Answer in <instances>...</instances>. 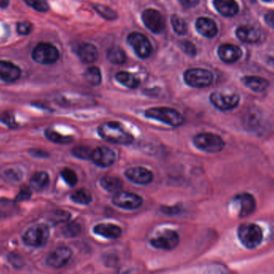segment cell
I'll list each match as a JSON object with an SVG mask.
<instances>
[{
    "label": "cell",
    "mask_w": 274,
    "mask_h": 274,
    "mask_svg": "<svg viewBox=\"0 0 274 274\" xmlns=\"http://www.w3.org/2000/svg\"><path fill=\"white\" fill-rule=\"evenodd\" d=\"M27 4L39 12H46L49 10V6L46 0H24Z\"/></svg>",
    "instance_id": "obj_36"
},
{
    "label": "cell",
    "mask_w": 274,
    "mask_h": 274,
    "mask_svg": "<svg viewBox=\"0 0 274 274\" xmlns=\"http://www.w3.org/2000/svg\"><path fill=\"white\" fill-rule=\"evenodd\" d=\"M100 185L109 192H120L123 187V182L117 178L103 177L100 180Z\"/></svg>",
    "instance_id": "obj_27"
},
{
    "label": "cell",
    "mask_w": 274,
    "mask_h": 274,
    "mask_svg": "<svg viewBox=\"0 0 274 274\" xmlns=\"http://www.w3.org/2000/svg\"><path fill=\"white\" fill-rule=\"evenodd\" d=\"M115 79L120 85H124L128 89H136L140 84V80L137 77L128 72H118L115 75Z\"/></svg>",
    "instance_id": "obj_25"
},
{
    "label": "cell",
    "mask_w": 274,
    "mask_h": 274,
    "mask_svg": "<svg viewBox=\"0 0 274 274\" xmlns=\"http://www.w3.org/2000/svg\"><path fill=\"white\" fill-rule=\"evenodd\" d=\"M85 78L87 82L93 86L100 85L102 76L99 68L97 67L88 68L85 72Z\"/></svg>",
    "instance_id": "obj_30"
},
{
    "label": "cell",
    "mask_w": 274,
    "mask_h": 274,
    "mask_svg": "<svg viewBox=\"0 0 274 274\" xmlns=\"http://www.w3.org/2000/svg\"><path fill=\"white\" fill-rule=\"evenodd\" d=\"M196 31L204 37L213 38L217 34V26L212 19L206 17H200L196 21Z\"/></svg>",
    "instance_id": "obj_19"
},
{
    "label": "cell",
    "mask_w": 274,
    "mask_h": 274,
    "mask_svg": "<svg viewBox=\"0 0 274 274\" xmlns=\"http://www.w3.org/2000/svg\"><path fill=\"white\" fill-rule=\"evenodd\" d=\"M213 5L216 10L225 17L234 16L239 10L235 0H214Z\"/></svg>",
    "instance_id": "obj_23"
},
{
    "label": "cell",
    "mask_w": 274,
    "mask_h": 274,
    "mask_svg": "<svg viewBox=\"0 0 274 274\" xmlns=\"http://www.w3.org/2000/svg\"><path fill=\"white\" fill-rule=\"evenodd\" d=\"M171 23L176 33L181 35H185L187 33V23L182 17L178 16L177 14H173L171 18Z\"/></svg>",
    "instance_id": "obj_32"
},
{
    "label": "cell",
    "mask_w": 274,
    "mask_h": 274,
    "mask_svg": "<svg viewBox=\"0 0 274 274\" xmlns=\"http://www.w3.org/2000/svg\"><path fill=\"white\" fill-rule=\"evenodd\" d=\"M49 183V177L45 172H38L35 173L31 180H30V185L32 189L35 191H40L45 188Z\"/></svg>",
    "instance_id": "obj_26"
},
{
    "label": "cell",
    "mask_w": 274,
    "mask_h": 274,
    "mask_svg": "<svg viewBox=\"0 0 274 274\" xmlns=\"http://www.w3.org/2000/svg\"><path fill=\"white\" fill-rule=\"evenodd\" d=\"M143 23L147 28L155 34H160L165 30V23L162 14L153 8L146 9L142 13Z\"/></svg>",
    "instance_id": "obj_11"
},
{
    "label": "cell",
    "mask_w": 274,
    "mask_h": 274,
    "mask_svg": "<svg viewBox=\"0 0 274 274\" xmlns=\"http://www.w3.org/2000/svg\"><path fill=\"white\" fill-rule=\"evenodd\" d=\"M93 232L107 239H117L122 234L120 227L113 224H99L94 227Z\"/></svg>",
    "instance_id": "obj_22"
},
{
    "label": "cell",
    "mask_w": 274,
    "mask_h": 274,
    "mask_svg": "<svg viewBox=\"0 0 274 274\" xmlns=\"http://www.w3.org/2000/svg\"><path fill=\"white\" fill-rule=\"evenodd\" d=\"M81 232V228L80 225L77 223H70L63 229V233L68 237H75L80 234Z\"/></svg>",
    "instance_id": "obj_37"
},
{
    "label": "cell",
    "mask_w": 274,
    "mask_h": 274,
    "mask_svg": "<svg viewBox=\"0 0 274 274\" xmlns=\"http://www.w3.org/2000/svg\"><path fill=\"white\" fill-rule=\"evenodd\" d=\"M181 48L184 53L190 56H195L196 54V47L189 41H183L181 43Z\"/></svg>",
    "instance_id": "obj_38"
},
{
    "label": "cell",
    "mask_w": 274,
    "mask_h": 274,
    "mask_svg": "<svg viewBox=\"0 0 274 274\" xmlns=\"http://www.w3.org/2000/svg\"><path fill=\"white\" fill-rule=\"evenodd\" d=\"M98 133L101 138L115 144L128 145L134 140L133 136L125 131L121 124L118 122L103 123L98 128Z\"/></svg>",
    "instance_id": "obj_1"
},
{
    "label": "cell",
    "mask_w": 274,
    "mask_h": 274,
    "mask_svg": "<svg viewBox=\"0 0 274 274\" xmlns=\"http://www.w3.org/2000/svg\"><path fill=\"white\" fill-rule=\"evenodd\" d=\"M69 217H70V214L68 212L60 211V212H56V215H55V218L54 219L57 222H60V221H68Z\"/></svg>",
    "instance_id": "obj_42"
},
{
    "label": "cell",
    "mask_w": 274,
    "mask_h": 274,
    "mask_svg": "<svg viewBox=\"0 0 274 274\" xmlns=\"http://www.w3.org/2000/svg\"><path fill=\"white\" fill-rule=\"evenodd\" d=\"M72 153L77 158L82 159V160H89V159H91L92 151L88 147L77 146L72 149Z\"/></svg>",
    "instance_id": "obj_35"
},
{
    "label": "cell",
    "mask_w": 274,
    "mask_h": 274,
    "mask_svg": "<svg viewBox=\"0 0 274 274\" xmlns=\"http://www.w3.org/2000/svg\"><path fill=\"white\" fill-rule=\"evenodd\" d=\"M107 59L113 64H123L126 62V55L119 47H112L107 50Z\"/></svg>",
    "instance_id": "obj_29"
},
{
    "label": "cell",
    "mask_w": 274,
    "mask_h": 274,
    "mask_svg": "<svg viewBox=\"0 0 274 274\" xmlns=\"http://www.w3.org/2000/svg\"><path fill=\"white\" fill-rule=\"evenodd\" d=\"M144 115L149 119L163 122L168 125L173 127H179L183 124L184 119L179 111L171 107H151L146 110Z\"/></svg>",
    "instance_id": "obj_3"
},
{
    "label": "cell",
    "mask_w": 274,
    "mask_h": 274,
    "mask_svg": "<svg viewBox=\"0 0 274 274\" xmlns=\"http://www.w3.org/2000/svg\"><path fill=\"white\" fill-rule=\"evenodd\" d=\"M32 58L35 62L41 64H53L59 60L60 52L51 43H39L32 52Z\"/></svg>",
    "instance_id": "obj_6"
},
{
    "label": "cell",
    "mask_w": 274,
    "mask_h": 274,
    "mask_svg": "<svg viewBox=\"0 0 274 274\" xmlns=\"http://www.w3.org/2000/svg\"><path fill=\"white\" fill-rule=\"evenodd\" d=\"M128 42L136 55L141 59H146L153 52V47L149 39L139 32H132L128 36Z\"/></svg>",
    "instance_id": "obj_10"
},
{
    "label": "cell",
    "mask_w": 274,
    "mask_h": 274,
    "mask_svg": "<svg viewBox=\"0 0 274 274\" xmlns=\"http://www.w3.org/2000/svg\"><path fill=\"white\" fill-rule=\"evenodd\" d=\"M237 236L242 245L247 249L258 248L263 241V232L259 225L254 223H245L237 229Z\"/></svg>",
    "instance_id": "obj_2"
},
{
    "label": "cell",
    "mask_w": 274,
    "mask_h": 274,
    "mask_svg": "<svg viewBox=\"0 0 274 274\" xmlns=\"http://www.w3.org/2000/svg\"><path fill=\"white\" fill-rule=\"evenodd\" d=\"M93 7L100 16L103 17V19H107V20H114L117 18V14L115 13V10L110 8L108 6L95 4Z\"/></svg>",
    "instance_id": "obj_33"
},
{
    "label": "cell",
    "mask_w": 274,
    "mask_h": 274,
    "mask_svg": "<svg viewBox=\"0 0 274 274\" xmlns=\"http://www.w3.org/2000/svg\"><path fill=\"white\" fill-rule=\"evenodd\" d=\"M236 201L239 204V216L241 218H245L254 213L257 207L255 198L251 194L244 192L238 194L235 197Z\"/></svg>",
    "instance_id": "obj_16"
},
{
    "label": "cell",
    "mask_w": 274,
    "mask_h": 274,
    "mask_svg": "<svg viewBox=\"0 0 274 274\" xmlns=\"http://www.w3.org/2000/svg\"><path fill=\"white\" fill-rule=\"evenodd\" d=\"M31 30H32V24L27 21L20 22L17 25V31L20 35H28L31 33Z\"/></svg>",
    "instance_id": "obj_39"
},
{
    "label": "cell",
    "mask_w": 274,
    "mask_h": 274,
    "mask_svg": "<svg viewBox=\"0 0 274 274\" xmlns=\"http://www.w3.org/2000/svg\"><path fill=\"white\" fill-rule=\"evenodd\" d=\"M31 187H27V186H23V187H21L20 191H19L18 196H16V201L21 202L29 200L31 198Z\"/></svg>",
    "instance_id": "obj_40"
},
{
    "label": "cell",
    "mask_w": 274,
    "mask_h": 274,
    "mask_svg": "<svg viewBox=\"0 0 274 274\" xmlns=\"http://www.w3.org/2000/svg\"><path fill=\"white\" fill-rule=\"evenodd\" d=\"M264 2H270V1H271V0H263Z\"/></svg>",
    "instance_id": "obj_46"
},
{
    "label": "cell",
    "mask_w": 274,
    "mask_h": 274,
    "mask_svg": "<svg viewBox=\"0 0 274 274\" xmlns=\"http://www.w3.org/2000/svg\"><path fill=\"white\" fill-rule=\"evenodd\" d=\"M45 136L48 140L56 144H68L73 141L72 136H63L52 129L46 130Z\"/></svg>",
    "instance_id": "obj_31"
},
{
    "label": "cell",
    "mask_w": 274,
    "mask_h": 274,
    "mask_svg": "<svg viewBox=\"0 0 274 274\" xmlns=\"http://www.w3.org/2000/svg\"><path fill=\"white\" fill-rule=\"evenodd\" d=\"M91 160L93 163L99 167H109L115 162V153L108 147H98L92 151Z\"/></svg>",
    "instance_id": "obj_14"
},
{
    "label": "cell",
    "mask_w": 274,
    "mask_h": 274,
    "mask_svg": "<svg viewBox=\"0 0 274 274\" xmlns=\"http://www.w3.org/2000/svg\"><path fill=\"white\" fill-rule=\"evenodd\" d=\"M112 202L115 206L119 208L128 209V210H134L142 205L144 200L142 197L137 194L120 191V192H115L112 197Z\"/></svg>",
    "instance_id": "obj_9"
},
{
    "label": "cell",
    "mask_w": 274,
    "mask_h": 274,
    "mask_svg": "<svg viewBox=\"0 0 274 274\" xmlns=\"http://www.w3.org/2000/svg\"><path fill=\"white\" fill-rule=\"evenodd\" d=\"M180 242V237L176 231L167 230L158 237L151 240L152 246L158 250H173L178 246Z\"/></svg>",
    "instance_id": "obj_12"
},
{
    "label": "cell",
    "mask_w": 274,
    "mask_h": 274,
    "mask_svg": "<svg viewBox=\"0 0 274 274\" xmlns=\"http://www.w3.org/2000/svg\"><path fill=\"white\" fill-rule=\"evenodd\" d=\"M126 178L132 183L145 185L153 182V174L149 169L143 167H133L125 172Z\"/></svg>",
    "instance_id": "obj_15"
},
{
    "label": "cell",
    "mask_w": 274,
    "mask_h": 274,
    "mask_svg": "<svg viewBox=\"0 0 274 274\" xmlns=\"http://www.w3.org/2000/svg\"><path fill=\"white\" fill-rule=\"evenodd\" d=\"M0 119H1V120H2L4 124H6V125L10 126V128H14V126L16 125L12 114L4 113L1 116Z\"/></svg>",
    "instance_id": "obj_41"
},
{
    "label": "cell",
    "mask_w": 274,
    "mask_h": 274,
    "mask_svg": "<svg viewBox=\"0 0 274 274\" xmlns=\"http://www.w3.org/2000/svg\"><path fill=\"white\" fill-rule=\"evenodd\" d=\"M78 56L85 64L95 62L98 58V51L95 46L91 43H83L78 48Z\"/></svg>",
    "instance_id": "obj_24"
},
{
    "label": "cell",
    "mask_w": 274,
    "mask_h": 274,
    "mask_svg": "<svg viewBox=\"0 0 274 274\" xmlns=\"http://www.w3.org/2000/svg\"><path fill=\"white\" fill-rule=\"evenodd\" d=\"M219 58L226 64H233L239 60L242 56L241 48L233 44H222L217 51Z\"/></svg>",
    "instance_id": "obj_17"
},
{
    "label": "cell",
    "mask_w": 274,
    "mask_h": 274,
    "mask_svg": "<svg viewBox=\"0 0 274 274\" xmlns=\"http://www.w3.org/2000/svg\"><path fill=\"white\" fill-rule=\"evenodd\" d=\"M193 142L198 149L208 153H220L225 145L221 136L209 132L196 135L194 137Z\"/></svg>",
    "instance_id": "obj_4"
},
{
    "label": "cell",
    "mask_w": 274,
    "mask_h": 274,
    "mask_svg": "<svg viewBox=\"0 0 274 274\" xmlns=\"http://www.w3.org/2000/svg\"><path fill=\"white\" fill-rule=\"evenodd\" d=\"M49 229L44 225L32 226L26 231L23 237L26 245L32 247H41L45 245L49 237Z\"/></svg>",
    "instance_id": "obj_8"
},
{
    "label": "cell",
    "mask_w": 274,
    "mask_h": 274,
    "mask_svg": "<svg viewBox=\"0 0 274 274\" xmlns=\"http://www.w3.org/2000/svg\"><path fill=\"white\" fill-rule=\"evenodd\" d=\"M265 21H266V24L270 26V27H272L274 29V12H269L266 14L265 16Z\"/></svg>",
    "instance_id": "obj_44"
},
{
    "label": "cell",
    "mask_w": 274,
    "mask_h": 274,
    "mask_svg": "<svg viewBox=\"0 0 274 274\" xmlns=\"http://www.w3.org/2000/svg\"><path fill=\"white\" fill-rule=\"evenodd\" d=\"M183 80L188 86L196 89H204L212 84L213 75L207 69L190 68L184 72Z\"/></svg>",
    "instance_id": "obj_5"
},
{
    "label": "cell",
    "mask_w": 274,
    "mask_h": 274,
    "mask_svg": "<svg viewBox=\"0 0 274 274\" xmlns=\"http://www.w3.org/2000/svg\"><path fill=\"white\" fill-rule=\"evenodd\" d=\"M72 257L70 248L59 246L54 250L47 258V264L53 269H61L68 265Z\"/></svg>",
    "instance_id": "obj_13"
},
{
    "label": "cell",
    "mask_w": 274,
    "mask_h": 274,
    "mask_svg": "<svg viewBox=\"0 0 274 274\" xmlns=\"http://www.w3.org/2000/svg\"><path fill=\"white\" fill-rule=\"evenodd\" d=\"M61 176H62L63 179L64 180V182L68 183V185L71 187L76 185L78 182V178L73 170L70 169H63L61 172Z\"/></svg>",
    "instance_id": "obj_34"
},
{
    "label": "cell",
    "mask_w": 274,
    "mask_h": 274,
    "mask_svg": "<svg viewBox=\"0 0 274 274\" xmlns=\"http://www.w3.org/2000/svg\"><path fill=\"white\" fill-rule=\"evenodd\" d=\"M181 4L186 8H192L197 6L199 0H179Z\"/></svg>",
    "instance_id": "obj_43"
},
{
    "label": "cell",
    "mask_w": 274,
    "mask_h": 274,
    "mask_svg": "<svg viewBox=\"0 0 274 274\" xmlns=\"http://www.w3.org/2000/svg\"><path fill=\"white\" fill-rule=\"evenodd\" d=\"M8 3L9 0H0V7H6Z\"/></svg>",
    "instance_id": "obj_45"
},
{
    "label": "cell",
    "mask_w": 274,
    "mask_h": 274,
    "mask_svg": "<svg viewBox=\"0 0 274 274\" xmlns=\"http://www.w3.org/2000/svg\"><path fill=\"white\" fill-rule=\"evenodd\" d=\"M212 105L221 111L233 110L239 104L240 96L237 93L214 91L210 95Z\"/></svg>",
    "instance_id": "obj_7"
},
{
    "label": "cell",
    "mask_w": 274,
    "mask_h": 274,
    "mask_svg": "<svg viewBox=\"0 0 274 274\" xmlns=\"http://www.w3.org/2000/svg\"><path fill=\"white\" fill-rule=\"evenodd\" d=\"M237 38L245 43H255L259 41L261 33L256 27L244 25L238 27L236 31Z\"/></svg>",
    "instance_id": "obj_21"
},
{
    "label": "cell",
    "mask_w": 274,
    "mask_h": 274,
    "mask_svg": "<svg viewBox=\"0 0 274 274\" xmlns=\"http://www.w3.org/2000/svg\"><path fill=\"white\" fill-rule=\"evenodd\" d=\"M273 62H274V60H273Z\"/></svg>",
    "instance_id": "obj_47"
},
{
    "label": "cell",
    "mask_w": 274,
    "mask_h": 274,
    "mask_svg": "<svg viewBox=\"0 0 274 274\" xmlns=\"http://www.w3.org/2000/svg\"><path fill=\"white\" fill-rule=\"evenodd\" d=\"M20 76L19 67L7 61H0V81L12 83L19 80Z\"/></svg>",
    "instance_id": "obj_18"
},
{
    "label": "cell",
    "mask_w": 274,
    "mask_h": 274,
    "mask_svg": "<svg viewBox=\"0 0 274 274\" xmlns=\"http://www.w3.org/2000/svg\"><path fill=\"white\" fill-rule=\"evenodd\" d=\"M71 199L72 201L77 203V204H82V205H87L92 201V196L91 192L86 188H80V189L75 191L71 196Z\"/></svg>",
    "instance_id": "obj_28"
},
{
    "label": "cell",
    "mask_w": 274,
    "mask_h": 274,
    "mask_svg": "<svg viewBox=\"0 0 274 274\" xmlns=\"http://www.w3.org/2000/svg\"><path fill=\"white\" fill-rule=\"evenodd\" d=\"M241 82L254 92H262L268 89L270 83L266 79L258 76H246L241 78Z\"/></svg>",
    "instance_id": "obj_20"
}]
</instances>
